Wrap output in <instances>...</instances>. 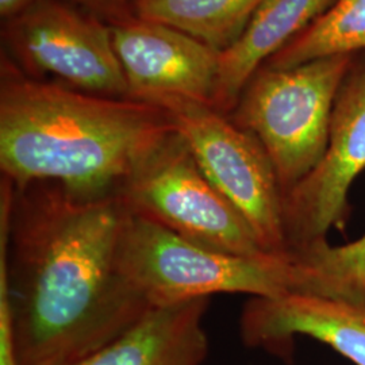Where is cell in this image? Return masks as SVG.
I'll use <instances>...</instances> for the list:
<instances>
[{"label":"cell","mask_w":365,"mask_h":365,"mask_svg":"<svg viewBox=\"0 0 365 365\" xmlns=\"http://www.w3.org/2000/svg\"><path fill=\"white\" fill-rule=\"evenodd\" d=\"M170 114L210 182L247 220L268 253L289 252L284 196L260 143L214 107L179 96L148 99Z\"/></svg>","instance_id":"obj_6"},{"label":"cell","mask_w":365,"mask_h":365,"mask_svg":"<svg viewBox=\"0 0 365 365\" xmlns=\"http://www.w3.org/2000/svg\"><path fill=\"white\" fill-rule=\"evenodd\" d=\"M242 342L291 360L294 339L329 345L356 365H365V306L309 294L252 298L240 318Z\"/></svg>","instance_id":"obj_10"},{"label":"cell","mask_w":365,"mask_h":365,"mask_svg":"<svg viewBox=\"0 0 365 365\" xmlns=\"http://www.w3.org/2000/svg\"><path fill=\"white\" fill-rule=\"evenodd\" d=\"M128 209L53 182H0V282L19 365L78 361L134 327L152 306L122 274Z\"/></svg>","instance_id":"obj_1"},{"label":"cell","mask_w":365,"mask_h":365,"mask_svg":"<svg viewBox=\"0 0 365 365\" xmlns=\"http://www.w3.org/2000/svg\"><path fill=\"white\" fill-rule=\"evenodd\" d=\"M352 61V54H336L287 69L264 68L230 113L267 152L283 196L325 155L334 102Z\"/></svg>","instance_id":"obj_4"},{"label":"cell","mask_w":365,"mask_h":365,"mask_svg":"<svg viewBox=\"0 0 365 365\" xmlns=\"http://www.w3.org/2000/svg\"><path fill=\"white\" fill-rule=\"evenodd\" d=\"M303 253L319 277L324 297L365 306V235L341 247L325 242Z\"/></svg>","instance_id":"obj_15"},{"label":"cell","mask_w":365,"mask_h":365,"mask_svg":"<svg viewBox=\"0 0 365 365\" xmlns=\"http://www.w3.org/2000/svg\"><path fill=\"white\" fill-rule=\"evenodd\" d=\"M336 0H265L233 45L220 53L212 107L230 115L262 63L272 58Z\"/></svg>","instance_id":"obj_12"},{"label":"cell","mask_w":365,"mask_h":365,"mask_svg":"<svg viewBox=\"0 0 365 365\" xmlns=\"http://www.w3.org/2000/svg\"><path fill=\"white\" fill-rule=\"evenodd\" d=\"M365 49V0H336L310 26L267 61L287 69L317 58Z\"/></svg>","instance_id":"obj_14"},{"label":"cell","mask_w":365,"mask_h":365,"mask_svg":"<svg viewBox=\"0 0 365 365\" xmlns=\"http://www.w3.org/2000/svg\"><path fill=\"white\" fill-rule=\"evenodd\" d=\"M117 194L131 214L196 247L241 256L268 253L247 220L200 170L178 130L144 157Z\"/></svg>","instance_id":"obj_5"},{"label":"cell","mask_w":365,"mask_h":365,"mask_svg":"<svg viewBox=\"0 0 365 365\" xmlns=\"http://www.w3.org/2000/svg\"><path fill=\"white\" fill-rule=\"evenodd\" d=\"M118 262L122 274L152 307L215 294L322 297L319 277L303 253L241 256L200 248L129 210Z\"/></svg>","instance_id":"obj_3"},{"label":"cell","mask_w":365,"mask_h":365,"mask_svg":"<svg viewBox=\"0 0 365 365\" xmlns=\"http://www.w3.org/2000/svg\"><path fill=\"white\" fill-rule=\"evenodd\" d=\"M265 0H138V18L179 29L222 52L242 34Z\"/></svg>","instance_id":"obj_13"},{"label":"cell","mask_w":365,"mask_h":365,"mask_svg":"<svg viewBox=\"0 0 365 365\" xmlns=\"http://www.w3.org/2000/svg\"><path fill=\"white\" fill-rule=\"evenodd\" d=\"M80 4H86L90 7H101V9H110V7H117L119 4L126 3L128 0H75ZM135 3L138 0H134Z\"/></svg>","instance_id":"obj_18"},{"label":"cell","mask_w":365,"mask_h":365,"mask_svg":"<svg viewBox=\"0 0 365 365\" xmlns=\"http://www.w3.org/2000/svg\"><path fill=\"white\" fill-rule=\"evenodd\" d=\"M0 365H19L14 346L10 303L3 282H0Z\"/></svg>","instance_id":"obj_16"},{"label":"cell","mask_w":365,"mask_h":365,"mask_svg":"<svg viewBox=\"0 0 365 365\" xmlns=\"http://www.w3.org/2000/svg\"><path fill=\"white\" fill-rule=\"evenodd\" d=\"M36 0H0V14L6 19H13L24 13Z\"/></svg>","instance_id":"obj_17"},{"label":"cell","mask_w":365,"mask_h":365,"mask_svg":"<svg viewBox=\"0 0 365 365\" xmlns=\"http://www.w3.org/2000/svg\"><path fill=\"white\" fill-rule=\"evenodd\" d=\"M176 130L160 106L10 75L0 86V170L15 187L61 184L83 199L117 194Z\"/></svg>","instance_id":"obj_2"},{"label":"cell","mask_w":365,"mask_h":365,"mask_svg":"<svg viewBox=\"0 0 365 365\" xmlns=\"http://www.w3.org/2000/svg\"><path fill=\"white\" fill-rule=\"evenodd\" d=\"M365 170V64L351 68L336 98L327 152L284 196V230L289 252L302 253L344 230L348 192Z\"/></svg>","instance_id":"obj_7"},{"label":"cell","mask_w":365,"mask_h":365,"mask_svg":"<svg viewBox=\"0 0 365 365\" xmlns=\"http://www.w3.org/2000/svg\"><path fill=\"white\" fill-rule=\"evenodd\" d=\"M129 96H179L212 107L220 53L179 29L143 18L110 27Z\"/></svg>","instance_id":"obj_9"},{"label":"cell","mask_w":365,"mask_h":365,"mask_svg":"<svg viewBox=\"0 0 365 365\" xmlns=\"http://www.w3.org/2000/svg\"><path fill=\"white\" fill-rule=\"evenodd\" d=\"M210 298L152 307L120 337L68 365H203Z\"/></svg>","instance_id":"obj_11"},{"label":"cell","mask_w":365,"mask_h":365,"mask_svg":"<svg viewBox=\"0 0 365 365\" xmlns=\"http://www.w3.org/2000/svg\"><path fill=\"white\" fill-rule=\"evenodd\" d=\"M7 38L30 69L48 72L78 91L130 98L110 27L57 0H36L11 19Z\"/></svg>","instance_id":"obj_8"}]
</instances>
